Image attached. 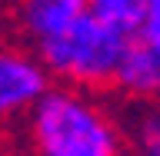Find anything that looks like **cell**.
Here are the masks:
<instances>
[{
    "label": "cell",
    "mask_w": 160,
    "mask_h": 156,
    "mask_svg": "<svg viewBox=\"0 0 160 156\" xmlns=\"http://www.w3.org/2000/svg\"><path fill=\"white\" fill-rule=\"evenodd\" d=\"M157 106H160V103H157Z\"/></svg>",
    "instance_id": "obj_9"
},
{
    "label": "cell",
    "mask_w": 160,
    "mask_h": 156,
    "mask_svg": "<svg viewBox=\"0 0 160 156\" xmlns=\"http://www.w3.org/2000/svg\"><path fill=\"white\" fill-rule=\"evenodd\" d=\"M30 156H127L130 139L93 93L53 87L23 116Z\"/></svg>",
    "instance_id": "obj_1"
},
{
    "label": "cell",
    "mask_w": 160,
    "mask_h": 156,
    "mask_svg": "<svg viewBox=\"0 0 160 156\" xmlns=\"http://www.w3.org/2000/svg\"><path fill=\"white\" fill-rule=\"evenodd\" d=\"M147 3L150 0H90V17L123 40H137L147 20Z\"/></svg>",
    "instance_id": "obj_6"
},
{
    "label": "cell",
    "mask_w": 160,
    "mask_h": 156,
    "mask_svg": "<svg viewBox=\"0 0 160 156\" xmlns=\"http://www.w3.org/2000/svg\"><path fill=\"white\" fill-rule=\"evenodd\" d=\"M83 13H90V0H13L10 17L23 47H37L53 33L67 30Z\"/></svg>",
    "instance_id": "obj_4"
},
{
    "label": "cell",
    "mask_w": 160,
    "mask_h": 156,
    "mask_svg": "<svg viewBox=\"0 0 160 156\" xmlns=\"http://www.w3.org/2000/svg\"><path fill=\"white\" fill-rule=\"evenodd\" d=\"M133 156H160V106H147L130 120L127 130Z\"/></svg>",
    "instance_id": "obj_7"
},
{
    "label": "cell",
    "mask_w": 160,
    "mask_h": 156,
    "mask_svg": "<svg viewBox=\"0 0 160 156\" xmlns=\"http://www.w3.org/2000/svg\"><path fill=\"white\" fill-rule=\"evenodd\" d=\"M127 43L130 40H123L120 33L107 30L100 20L83 13L67 30L53 33L50 40H43L30 50H37V57L43 60V67L50 70V77L60 87H77L87 93H97L107 87L113 90V77H117Z\"/></svg>",
    "instance_id": "obj_2"
},
{
    "label": "cell",
    "mask_w": 160,
    "mask_h": 156,
    "mask_svg": "<svg viewBox=\"0 0 160 156\" xmlns=\"http://www.w3.org/2000/svg\"><path fill=\"white\" fill-rule=\"evenodd\" d=\"M150 50H153V57L160 60V0H150L147 3V20H143V30H140V37Z\"/></svg>",
    "instance_id": "obj_8"
},
{
    "label": "cell",
    "mask_w": 160,
    "mask_h": 156,
    "mask_svg": "<svg viewBox=\"0 0 160 156\" xmlns=\"http://www.w3.org/2000/svg\"><path fill=\"white\" fill-rule=\"evenodd\" d=\"M57 87L37 50L7 47L0 53V113L3 116H27L50 90Z\"/></svg>",
    "instance_id": "obj_3"
},
{
    "label": "cell",
    "mask_w": 160,
    "mask_h": 156,
    "mask_svg": "<svg viewBox=\"0 0 160 156\" xmlns=\"http://www.w3.org/2000/svg\"><path fill=\"white\" fill-rule=\"evenodd\" d=\"M113 90L120 97L133 100V103H147V100L160 103V60L153 57V50L143 40L127 43L120 67H117V77H113Z\"/></svg>",
    "instance_id": "obj_5"
}]
</instances>
